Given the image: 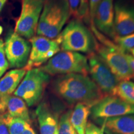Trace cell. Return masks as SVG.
Here are the masks:
<instances>
[{"label": "cell", "mask_w": 134, "mask_h": 134, "mask_svg": "<svg viewBox=\"0 0 134 134\" xmlns=\"http://www.w3.org/2000/svg\"><path fill=\"white\" fill-rule=\"evenodd\" d=\"M54 93L70 105L78 103L93 105L104 95L88 75L71 73L60 75L53 80Z\"/></svg>", "instance_id": "6da1fadb"}, {"label": "cell", "mask_w": 134, "mask_h": 134, "mask_svg": "<svg viewBox=\"0 0 134 134\" xmlns=\"http://www.w3.org/2000/svg\"><path fill=\"white\" fill-rule=\"evenodd\" d=\"M62 51L94 53L97 43L93 33L83 22L76 19H72L55 38Z\"/></svg>", "instance_id": "7a4b0ae2"}, {"label": "cell", "mask_w": 134, "mask_h": 134, "mask_svg": "<svg viewBox=\"0 0 134 134\" xmlns=\"http://www.w3.org/2000/svg\"><path fill=\"white\" fill-rule=\"evenodd\" d=\"M71 16L66 0H46L37 29V36L56 38Z\"/></svg>", "instance_id": "3957f363"}, {"label": "cell", "mask_w": 134, "mask_h": 134, "mask_svg": "<svg viewBox=\"0 0 134 134\" xmlns=\"http://www.w3.org/2000/svg\"><path fill=\"white\" fill-rule=\"evenodd\" d=\"M41 68L49 75L71 73L88 75L89 73L88 58L74 52H59Z\"/></svg>", "instance_id": "277c9868"}, {"label": "cell", "mask_w": 134, "mask_h": 134, "mask_svg": "<svg viewBox=\"0 0 134 134\" xmlns=\"http://www.w3.org/2000/svg\"><path fill=\"white\" fill-rule=\"evenodd\" d=\"M49 81L50 75L41 68L28 70L14 95L24 100L27 106H34L41 100Z\"/></svg>", "instance_id": "5b68a950"}, {"label": "cell", "mask_w": 134, "mask_h": 134, "mask_svg": "<svg viewBox=\"0 0 134 134\" xmlns=\"http://www.w3.org/2000/svg\"><path fill=\"white\" fill-rule=\"evenodd\" d=\"M103 43H98L97 54L108 65L117 79L119 81H129L133 78L134 72L125 58V52L107 38Z\"/></svg>", "instance_id": "8992f818"}, {"label": "cell", "mask_w": 134, "mask_h": 134, "mask_svg": "<svg viewBox=\"0 0 134 134\" xmlns=\"http://www.w3.org/2000/svg\"><path fill=\"white\" fill-rule=\"evenodd\" d=\"M46 0H22L21 14L16 22L14 32L24 38L35 36Z\"/></svg>", "instance_id": "52a82bcc"}, {"label": "cell", "mask_w": 134, "mask_h": 134, "mask_svg": "<svg viewBox=\"0 0 134 134\" xmlns=\"http://www.w3.org/2000/svg\"><path fill=\"white\" fill-rule=\"evenodd\" d=\"M132 114H134V105L114 95H107L91 107L90 115L96 121Z\"/></svg>", "instance_id": "ba28073f"}, {"label": "cell", "mask_w": 134, "mask_h": 134, "mask_svg": "<svg viewBox=\"0 0 134 134\" xmlns=\"http://www.w3.org/2000/svg\"><path fill=\"white\" fill-rule=\"evenodd\" d=\"M87 58L89 73L91 75V80L104 96L113 94L114 90L119 81L97 53L88 54Z\"/></svg>", "instance_id": "9c48e42d"}, {"label": "cell", "mask_w": 134, "mask_h": 134, "mask_svg": "<svg viewBox=\"0 0 134 134\" xmlns=\"http://www.w3.org/2000/svg\"><path fill=\"white\" fill-rule=\"evenodd\" d=\"M29 40L31 49L27 63L24 68L26 71L41 66L60 51L59 44L55 39L35 36Z\"/></svg>", "instance_id": "30bf717a"}, {"label": "cell", "mask_w": 134, "mask_h": 134, "mask_svg": "<svg viewBox=\"0 0 134 134\" xmlns=\"http://www.w3.org/2000/svg\"><path fill=\"white\" fill-rule=\"evenodd\" d=\"M31 46L29 41L15 32L10 34L4 42V50L9 66L24 68L27 63Z\"/></svg>", "instance_id": "8fae6325"}, {"label": "cell", "mask_w": 134, "mask_h": 134, "mask_svg": "<svg viewBox=\"0 0 134 134\" xmlns=\"http://www.w3.org/2000/svg\"><path fill=\"white\" fill-rule=\"evenodd\" d=\"M93 26L109 37L114 38V7L113 0H102L98 5L93 19Z\"/></svg>", "instance_id": "7c38bea8"}, {"label": "cell", "mask_w": 134, "mask_h": 134, "mask_svg": "<svg viewBox=\"0 0 134 134\" xmlns=\"http://www.w3.org/2000/svg\"><path fill=\"white\" fill-rule=\"evenodd\" d=\"M115 36L122 37L134 32V8L117 3L114 6Z\"/></svg>", "instance_id": "4fadbf2b"}, {"label": "cell", "mask_w": 134, "mask_h": 134, "mask_svg": "<svg viewBox=\"0 0 134 134\" xmlns=\"http://www.w3.org/2000/svg\"><path fill=\"white\" fill-rule=\"evenodd\" d=\"M2 114L21 119L31 124L27 105L24 100L14 95L0 98V115Z\"/></svg>", "instance_id": "5bb4252c"}, {"label": "cell", "mask_w": 134, "mask_h": 134, "mask_svg": "<svg viewBox=\"0 0 134 134\" xmlns=\"http://www.w3.org/2000/svg\"><path fill=\"white\" fill-rule=\"evenodd\" d=\"M105 134H134V114L96 120Z\"/></svg>", "instance_id": "9a60e30c"}, {"label": "cell", "mask_w": 134, "mask_h": 134, "mask_svg": "<svg viewBox=\"0 0 134 134\" xmlns=\"http://www.w3.org/2000/svg\"><path fill=\"white\" fill-rule=\"evenodd\" d=\"M36 114L41 134H54L57 129L58 119L48 104L45 102L39 104Z\"/></svg>", "instance_id": "2e32d148"}, {"label": "cell", "mask_w": 134, "mask_h": 134, "mask_svg": "<svg viewBox=\"0 0 134 134\" xmlns=\"http://www.w3.org/2000/svg\"><path fill=\"white\" fill-rule=\"evenodd\" d=\"M24 68L11 70L0 78V96L1 97L12 95L26 74Z\"/></svg>", "instance_id": "e0dca14e"}, {"label": "cell", "mask_w": 134, "mask_h": 134, "mask_svg": "<svg viewBox=\"0 0 134 134\" xmlns=\"http://www.w3.org/2000/svg\"><path fill=\"white\" fill-rule=\"evenodd\" d=\"M91 114V107L78 103L70 109V120L78 134H85L88 120Z\"/></svg>", "instance_id": "ac0fdd59"}, {"label": "cell", "mask_w": 134, "mask_h": 134, "mask_svg": "<svg viewBox=\"0 0 134 134\" xmlns=\"http://www.w3.org/2000/svg\"><path fill=\"white\" fill-rule=\"evenodd\" d=\"M69 6L71 16L75 19L86 23H91L89 13L88 1L86 0H66Z\"/></svg>", "instance_id": "d6986e66"}, {"label": "cell", "mask_w": 134, "mask_h": 134, "mask_svg": "<svg viewBox=\"0 0 134 134\" xmlns=\"http://www.w3.org/2000/svg\"><path fill=\"white\" fill-rule=\"evenodd\" d=\"M112 95L134 105V83L130 81H119Z\"/></svg>", "instance_id": "ffe728a7"}, {"label": "cell", "mask_w": 134, "mask_h": 134, "mask_svg": "<svg viewBox=\"0 0 134 134\" xmlns=\"http://www.w3.org/2000/svg\"><path fill=\"white\" fill-rule=\"evenodd\" d=\"M3 121L7 126L9 134H21L26 129L28 122L16 117H12L8 114L1 115Z\"/></svg>", "instance_id": "44dd1931"}, {"label": "cell", "mask_w": 134, "mask_h": 134, "mask_svg": "<svg viewBox=\"0 0 134 134\" xmlns=\"http://www.w3.org/2000/svg\"><path fill=\"white\" fill-rule=\"evenodd\" d=\"M58 134H78L70 120V110L63 114L58 119L57 126Z\"/></svg>", "instance_id": "7402d4cb"}, {"label": "cell", "mask_w": 134, "mask_h": 134, "mask_svg": "<svg viewBox=\"0 0 134 134\" xmlns=\"http://www.w3.org/2000/svg\"><path fill=\"white\" fill-rule=\"evenodd\" d=\"M115 43L122 51L127 53L134 48V32L122 37H115Z\"/></svg>", "instance_id": "603a6c76"}, {"label": "cell", "mask_w": 134, "mask_h": 134, "mask_svg": "<svg viewBox=\"0 0 134 134\" xmlns=\"http://www.w3.org/2000/svg\"><path fill=\"white\" fill-rule=\"evenodd\" d=\"M8 67H9V63L5 53L4 42L3 39L0 38V78L7 70Z\"/></svg>", "instance_id": "cb8c5ba5"}, {"label": "cell", "mask_w": 134, "mask_h": 134, "mask_svg": "<svg viewBox=\"0 0 134 134\" xmlns=\"http://www.w3.org/2000/svg\"><path fill=\"white\" fill-rule=\"evenodd\" d=\"M89 4V13H90V22H91V28L94 27L93 26V19L95 13L98 8V5L99 4L102 0H88Z\"/></svg>", "instance_id": "d4e9b609"}, {"label": "cell", "mask_w": 134, "mask_h": 134, "mask_svg": "<svg viewBox=\"0 0 134 134\" xmlns=\"http://www.w3.org/2000/svg\"><path fill=\"white\" fill-rule=\"evenodd\" d=\"M100 132V128L91 122H88L87 124L85 134H99Z\"/></svg>", "instance_id": "484cf974"}, {"label": "cell", "mask_w": 134, "mask_h": 134, "mask_svg": "<svg viewBox=\"0 0 134 134\" xmlns=\"http://www.w3.org/2000/svg\"><path fill=\"white\" fill-rule=\"evenodd\" d=\"M0 134H9L8 127L3 121L1 115H0Z\"/></svg>", "instance_id": "4316f807"}, {"label": "cell", "mask_w": 134, "mask_h": 134, "mask_svg": "<svg viewBox=\"0 0 134 134\" xmlns=\"http://www.w3.org/2000/svg\"><path fill=\"white\" fill-rule=\"evenodd\" d=\"M21 134H37L36 132H35V130H34V129L31 127V124L27 123V124L26 125V129H25L24 131Z\"/></svg>", "instance_id": "83f0119b"}, {"label": "cell", "mask_w": 134, "mask_h": 134, "mask_svg": "<svg viewBox=\"0 0 134 134\" xmlns=\"http://www.w3.org/2000/svg\"><path fill=\"white\" fill-rule=\"evenodd\" d=\"M125 58H127L129 63V65H130V66H131V68H132V70H133V71L134 72V57H133L131 55H129V53H125Z\"/></svg>", "instance_id": "f1b7e54d"}, {"label": "cell", "mask_w": 134, "mask_h": 134, "mask_svg": "<svg viewBox=\"0 0 134 134\" xmlns=\"http://www.w3.org/2000/svg\"><path fill=\"white\" fill-rule=\"evenodd\" d=\"M7 0H0V13L2 11L3 8H4V6L6 4Z\"/></svg>", "instance_id": "f546056e"}, {"label": "cell", "mask_w": 134, "mask_h": 134, "mask_svg": "<svg viewBox=\"0 0 134 134\" xmlns=\"http://www.w3.org/2000/svg\"><path fill=\"white\" fill-rule=\"evenodd\" d=\"M130 52H131V53H132V56L133 57H134V48H132V49H131L130 50Z\"/></svg>", "instance_id": "4dcf8cb0"}, {"label": "cell", "mask_w": 134, "mask_h": 134, "mask_svg": "<svg viewBox=\"0 0 134 134\" xmlns=\"http://www.w3.org/2000/svg\"><path fill=\"white\" fill-rule=\"evenodd\" d=\"M99 134H105L104 132L103 129L102 128V127H100V133Z\"/></svg>", "instance_id": "1f68e13d"}, {"label": "cell", "mask_w": 134, "mask_h": 134, "mask_svg": "<svg viewBox=\"0 0 134 134\" xmlns=\"http://www.w3.org/2000/svg\"><path fill=\"white\" fill-rule=\"evenodd\" d=\"M3 29L2 26H0V35H1V34H2V32H3Z\"/></svg>", "instance_id": "d6a6232c"}, {"label": "cell", "mask_w": 134, "mask_h": 134, "mask_svg": "<svg viewBox=\"0 0 134 134\" xmlns=\"http://www.w3.org/2000/svg\"><path fill=\"white\" fill-rule=\"evenodd\" d=\"M54 134H58V130H57V129L56 130H55V132Z\"/></svg>", "instance_id": "836d02e7"}, {"label": "cell", "mask_w": 134, "mask_h": 134, "mask_svg": "<svg viewBox=\"0 0 134 134\" xmlns=\"http://www.w3.org/2000/svg\"><path fill=\"white\" fill-rule=\"evenodd\" d=\"M0 98H1V96H0Z\"/></svg>", "instance_id": "e575fe53"}, {"label": "cell", "mask_w": 134, "mask_h": 134, "mask_svg": "<svg viewBox=\"0 0 134 134\" xmlns=\"http://www.w3.org/2000/svg\"><path fill=\"white\" fill-rule=\"evenodd\" d=\"M86 1H88V0H86Z\"/></svg>", "instance_id": "d590c367"}]
</instances>
